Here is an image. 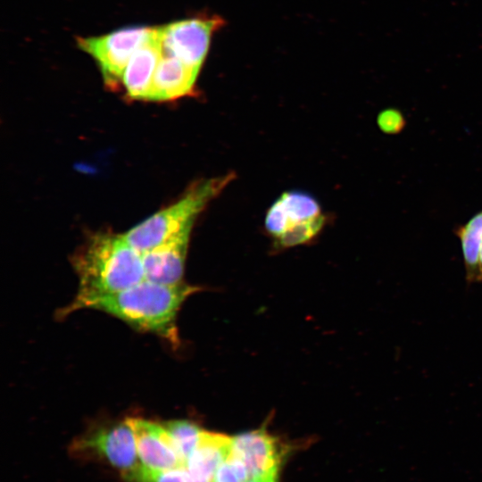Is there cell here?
I'll use <instances>...</instances> for the list:
<instances>
[{"mask_svg":"<svg viewBox=\"0 0 482 482\" xmlns=\"http://www.w3.org/2000/svg\"><path fill=\"white\" fill-rule=\"evenodd\" d=\"M79 291L68 314L85 308L90 301L125 290L145 278L142 254L123 235L96 233L72 257Z\"/></svg>","mask_w":482,"mask_h":482,"instance_id":"1","label":"cell"},{"mask_svg":"<svg viewBox=\"0 0 482 482\" xmlns=\"http://www.w3.org/2000/svg\"><path fill=\"white\" fill-rule=\"evenodd\" d=\"M198 287L184 283L162 285L143 279L120 292L101 296L85 308L112 315L136 329L178 342L176 319L183 302Z\"/></svg>","mask_w":482,"mask_h":482,"instance_id":"2","label":"cell"},{"mask_svg":"<svg viewBox=\"0 0 482 482\" xmlns=\"http://www.w3.org/2000/svg\"><path fill=\"white\" fill-rule=\"evenodd\" d=\"M234 172L198 181L171 205L159 211L125 234V239L141 254L165 242L187 226L207 204L235 179Z\"/></svg>","mask_w":482,"mask_h":482,"instance_id":"3","label":"cell"},{"mask_svg":"<svg viewBox=\"0 0 482 482\" xmlns=\"http://www.w3.org/2000/svg\"><path fill=\"white\" fill-rule=\"evenodd\" d=\"M154 27H129L97 37H79L77 45L97 63L105 85L116 88L135 52L151 37Z\"/></svg>","mask_w":482,"mask_h":482,"instance_id":"4","label":"cell"},{"mask_svg":"<svg viewBox=\"0 0 482 482\" xmlns=\"http://www.w3.org/2000/svg\"><path fill=\"white\" fill-rule=\"evenodd\" d=\"M219 15H197L157 27L162 54L202 68L212 36L224 26Z\"/></svg>","mask_w":482,"mask_h":482,"instance_id":"5","label":"cell"},{"mask_svg":"<svg viewBox=\"0 0 482 482\" xmlns=\"http://www.w3.org/2000/svg\"><path fill=\"white\" fill-rule=\"evenodd\" d=\"M81 451L94 453L127 475L141 463L133 428L127 419L112 426L99 428L78 442Z\"/></svg>","mask_w":482,"mask_h":482,"instance_id":"6","label":"cell"},{"mask_svg":"<svg viewBox=\"0 0 482 482\" xmlns=\"http://www.w3.org/2000/svg\"><path fill=\"white\" fill-rule=\"evenodd\" d=\"M231 452L245 463L250 478L278 479L283 449L278 438L266 429L231 437Z\"/></svg>","mask_w":482,"mask_h":482,"instance_id":"7","label":"cell"},{"mask_svg":"<svg viewBox=\"0 0 482 482\" xmlns=\"http://www.w3.org/2000/svg\"><path fill=\"white\" fill-rule=\"evenodd\" d=\"M193 225L142 254L145 279L162 284L181 283Z\"/></svg>","mask_w":482,"mask_h":482,"instance_id":"8","label":"cell"},{"mask_svg":"<svg viewBox=\"0 0 482 482\" xmlns=\"http://www.w3.org/2000/svg\"><path fill=\"white\" fill-rule=\"evenodd\" d=\"M128 420L135 434L142 465L157 470L184 467L162 424L141 418Z\"/></svg>","mask_w":482,"mask_h":482,"instance_id":"9","label":"cell"},{"mask_svg":"<svg viewBox=\"0 0 482 482\" xmlns=\"http://www.w3.org/2000/svg\"><path fill=\"white\" fill-rule=\"evenodd\" d=\"M200 71L177 58L162 54L145 100L170 101L194 94Z\"/></svg>","mask_w":482,"mask_h":482,"instance_id":"10","label":"cell"},{"mask_svg":"<svg viewBox=\"0 0 482 482\" xmlns=\"http://www.w3.org/2000/svg\"><path fill=\"white\" fill-rule=\"evenodd\" d=\"M320 215V206L312 195L296 191L285 192L268 210L265 229L278 238L291 227Z\"/></svg>","mask_w":482,"mask_h":482,"instance_id":"11","label":"cell"},{"mask_svg":"<svg viewBox=\"0 0 482 482\" xmlns=\"http://www.w3.org/2000/svg\"><path fill=\"white\" fill-rule=\"evenodd\" d=\"M162 55L155 27L151 37L132 55L124 71L121 85L129 99L145 100Z\"/></svg>","mask_w":482,"mask_h":482,"instance_id":"12","label":"cell"},{"mask_svg":"<svg viewBox=\"0 0 482 482\" xmlns=\"http://www.w3.org/2000/svg\"><path fill=\"white\" fill-rule=\"evenodd\" d=\"M231 453V437L204 431L184 467L194 482H211L221 461Z\"/></svg>","mask_w":482,"mask_h":482,"instance_id":"13","label":"cell"},{"mask_svg":"<svg viewBox=\"0 0 482 482\" xmlns=\"http://www.w3.org/2000/svg\"><path fill=\"white\" fill-rule=\"evenodd\" d=\"M455 235L459 238L466 278L473 282L478 261V245L482 235V210L475 213L465 223L455 229Z\"/></svg>","mask_w":482,"mask_h":482,"instance_id":"14","label":"cell"},{"mask_svg":"<svg viewBox=\"0 0 482 482\" xmlns=\"http://www.w3.org/2000/svg\"><path fill=\"white\" fill-rule=\"evenodd\" d=\"M183 465L197 446L204 429L188 420H171L162 423Z\"/></svg>","mask_w":482,"mask_h":482,"instance_id":"15","label":"cell"},{"mask_svg":"<svg viewBox=\"0 0 482 482\" xmlns=\"http://www.w3.org/2000/svg\"><path fill=\"white\" fill-rule=\"evenodd\" d=\"M124 477L133 482H194L185 467L157 470L140 464Z\"/></svg>","mask_w":482,"mask_h":482,"instance_id":"16","label":"cell"},{"mask_svg":"<svg viewBox=\"0 0 482 482\" xmlns=\"http://www.w3.org/2000/svg\"><path fill=\"white\" fill-rule=\"evenodd\" d=\"M324 223L325 217L322 214L314 220L296 224L276 238L277 243L281 247H290L305 243L320 231Z\"/></svg>","mask_w":482,"mask_h":482,"instance_id":"17","label":"cell"},{"mask_svg":"<svg viewBox=\"0 0 482 482\" xmlns=\"http://www.w3.org/2000/svg\"><path fill=\"white\" fill-rule=\"evenodd\" d=\"M249 478L245 463L231 452L218 466L211 482H247Z\"/></svg>","mask_w":482,"mask_h":482,"instance_id":"18","label":"cell"},{"mask_svg":"<svg viewBox=\"0 0 482 482\" xmlns=\"http://www.w3.org/2000/svg\"><path fill=\"white\" fill-rule=\"evenodd\" d=\"M377 124L384 134L394 136L403 130L406 126V119L399 109L389 107L378 114Z\"/></svg>","mask_w":482,"mask_h":482,"instance_id":"19","label":"cell"},{"mask_svg":"<svg viewBox=\"0 0 482 482\" xmlns=\"http://www.w3.org/2000/svg\"><path fill=\"white\" fill-rule=\"evenodd\" d=\"M473 282H482V235L478 245V261Z\"/></svg>","mask_w":482,"mask_h":482,"instance_id":"20","label":"cell"},{"mask_svg":"<svg viewBox=\"0 0 482 482\" xmlns=\"http://www.w3.org/2000/svg\"><path fill=\"white\" fill-rule=\"evenodd\" d=\"M247 482H278V479L269 478V479H261V478H249Z\"/></svg>","mask_w":482,"mask_h":482,"instance_id":"21","label":"cell"}]
</instances>
